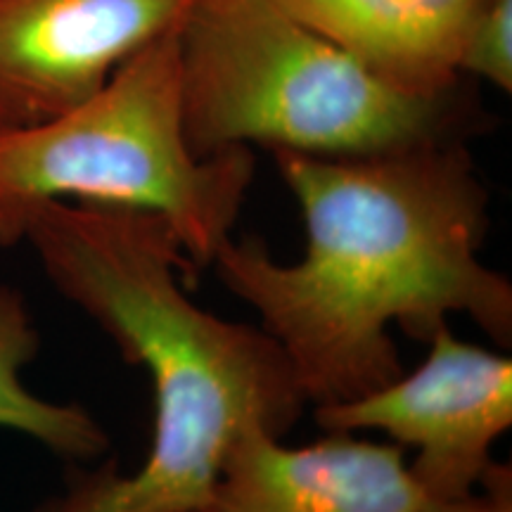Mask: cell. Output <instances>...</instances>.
I'll list each match as a JSON object with an SVG mask.
<instances>
[{"instance_id": "cell-5", "label": "cell", "mask_w": 512, "mask_h": 512, "mask_svg": "<svg viewBox=\"0 0 512 512\" xmlns=\"http://www.w3.org/2000/svg\"><path fill=\"white\" fill-rule=\"evenodd\" d=\"M325 432H382L415 448L408 465L425 501L467 496L489 467L491 448L512 425V361L439 328L413 373L351 401L316 408Z\"/></svg>"}, {"instance_id": "cell-9", "label": "cell", "mask_w": 512, "mask_h": 512, "mask_svg": "<svg viewBox=\"0 0 512 512\" xmlns=\"http://www.w3.org/2000/svg\"><path fill=\"white\" fill-rule=\"evenodd\" d=\"M41 347L24 297L0 287V430L24 434L64 460H93L110 446L107 432L79 403H57L31 392L22 370Z\"/></svg>"}, {"instance_id": "cell-8", "label": "cell", "mask_w": 512, "mask_h": 512, "mask_svg": "<svg viewBox=\"0 0 512 512\" xmlns=\"http://www.w3.org/2000/svg\"><path fill=\"white\" fill-rule=\"evenodd\" d=\"M399 91H458L460 55L491 0H275Z\"/></svg>"}, {"instance_id": "cell-6", "label": "cell", "mask_w": 512, "mask_h": 512, "mask_svg": "<svg viewBox=\"0 0 512 512\" xmlns=\"http://www.w3.org/2000/svg\"><path fill=\"white\" fill-rule=\"evenodd\" d=\"M195 0H0V131L74 110Z\"/></svg>"}, {"instance_id": "cell-1", "label": "cell", "mask_w": 512, "mask_h": 512, "mask_svg": "<svg viewBox=\"0 0 512 512\" xmlns=\"http://www.w3.org/2000/svg\"><path fill=\"white\" fill-rule=\"evenodd\" d=\"M299 204L304 256L228 238L211 264L275 339L306 403L351 401L403 373L389 328L422 342L463 313L512 342V285L479 261L489 209L463 140L370 157L273 152Z\"/></svg>"}, {"instance_id": "cell-7", "label": "cell", "mask_w": 512, "mask_h": 512, "mask_svg": "<svg viewBox=\"0 0 512 512\" xmlns=\"http://www.w3.org/2000/svg\"><path fill=\"white\" fill-rule=\"evenodd\" d=\"M422 503L401 446L335 432L285 446L254 430L230 453L202 512H418Z\"/></svg>"}, {"instance_id": "cell-10", "label": "cell", "mask_w": 512, "mask_h": 512, "mask_svg": "<svg viewBox=\"0 0 512 512\" xmlns=\"http://www.w3.org/2000/svg\"><path fill=\"white\" fill-rule=\"evenodd\" d=\"M460 74L479 76L498 91H512V0H491L467 36Z\"/></svg>"}, {"instance_id": "cell-2", "label": "cell", "mask_w": 512, "mask_h": 512, "mask_svg": "<svg viewBox=\"0 0 512 512\" xmlns=\"http://www.w3.org/2000/svg\"><path fill=\"white\" fill-rule=\"evenodd\" d=\"M46 278L145 368L152 444L136 472H83L34 512H202L223 465L254 430L283 439L306 399L283 349L261 328L204 311L183 290L188 266L155 214L88 202L34 204L19 226Z\"/></svg>"}, {"instance_id": "cell-4", "label": "cell", "mask_w": 512, "mask_h": 512, "mask_svg": "<svg viewBox=\"0 0 512 512\" xmlns=\"http://www.w3.org/2000/svg\"><path fill=\"white\" fill-rule=\"evenodd\" d=\"M178 27L74 110L0 131V247L19 245L24 214L50 200L155 214L174 230L185 259L200 266L233 238L254 155L249 147L211 157L192 152L183 128Z\"/></svg>"}, {"instance_id": "cell-3", "label": "cell", "mask_w": 512, "mask_h": 512, "mask_svg": "<svg viewBox=\"0 0 512 512\" xmlns=\"http://www.w3.org/2000/svg\"><path fill=\"white\" fill-rule=\"evenodd\" d=\"M178 69L200 157L252 143L370 157L460 140L467 121L458 91H399L275 0H195L178 27Z\"/></svg>"}, {"instance_id": "cell-11", "label": "cell", "mask_w": 512, "mask_h": 512, "mask_svg": "<svg viewBox=\"0 0 512 512\" xmlns=\"http://www.w3.org/2000/svg\"><path fill=\"white\" fill-rule=\"evenodd\" d=\"M418 512H512L510 465L494 463L475 491L446 501H425Z\"/></svg>"}]
</instances>
